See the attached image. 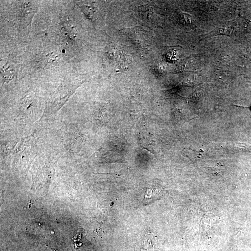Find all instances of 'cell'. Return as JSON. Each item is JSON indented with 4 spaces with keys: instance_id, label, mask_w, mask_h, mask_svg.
<instances>
[{
    "instance_id": "6da1fadb",
    "label": "cell",
    "mask_w": 251,
    "mask_h": 251,
    "mask_svg": "<svg viewBox=\"0 0 251 251\" xmlns=\"http://www.w3.org/2000/svg\"><path fill=\"white\" fill-rule=\"evenodd\" d=\"M82 8L84 9V12L86 13V14H87L88 16H92L91 14L93 15L94 13L95 12V8H94L93 7L85 6H83Z\"/></svg>"
},
{
    "instance_id": "7a4b0ae2",
    "label": "cell",
    "mask_w": 251,
    "mask_h": 251,
    "mask_svg": "<svg viewBox=\"0 0 251 251\" xmlns=\"http://www.w3.org/2000/svg\"><path fill=\"white\" fill-rule=\"evenodd\" d=\"M47 57H48V61L50 62H54L57 58V56H55V54L53 53L49 54L47 55Z\"/></svg>"
}]
</instances>
